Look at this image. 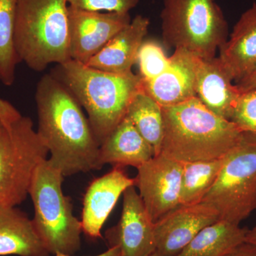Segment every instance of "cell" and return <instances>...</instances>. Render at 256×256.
<instances>
[{
    "label": "cell",
    "mask_w": 256,
    "mask_h": 256,
    "mask_svg": "<svg viewBox=\"0 0 256 256\" xmlns=\"http://www.w3.org/2000/svg\"><path fill=\"white\" fill-rule=\"evenodd\" d=\"M35 100L36 132L50 154V164L64 176L100 170V146L82 106L67 88L46 74L37 84Z\"/></svg>",
    "instance_id": "cell-1"
},
{
    "label": "cell",
    "mask_w": 256,
    "mask_h": 256,
    "mask_svg": "<svg viewBox=\"0 0 256 256\" xmlns=\"http://www.w3.org/2000/svg\"><path fill=\"white\" fill-rule=\"evenodd\" d=\"M162 114L160 154L180 162L222 159L245 136L236 124L213 114L196 97L162 107Z\"/></svg>",
    "instance_id": "cell-2"
},
{
    "label": "cell",
    "mask_w": 256,
    "mask_h": 256,
    "mask_svg": "<svg viewBox=\"0 0 256 256\" xmlns=\"http://www.w3.org/2000/svg\"><path fill=\"white\" fill-rule=\"evenodd\" d=\"M86 111L99 146L127 114L133 98L142 90L138 74H111L70 60L52 74Z\"/></svg>",
    "instance_id": "cell-3"
},
{
    "label": "cell",
    "mask_w": 256,
    "mask_h": 256,
    "mask_svg": "<svg viewBox=\"0 0 256 256\" xmlns=\"http://www.w3.org/2000/svg\"><path fill=\"white\" fill-rule=\"evenodd\" d=\"M14 45L20 62L35 72L72 60L67 0H18Z\"/></svg>",
    "instance_id": "cell-4"
},
{
    "label": "cell",
    "mask_w": 256,
    "mask_h": 256,
    "mask_svg": "<svg viewBox=\"0 0 256 256\" xmlns=\"http://www.w3.org/2000/svg\"><path fill=\"white\" fill-rule=\"evenodd\" d=\"M64 176L48 159L37 166L28 194L34 208V227L50 254L74 256L80 250L82 222L62 190Z\"/></svg>",
    "instance_id": "cell-5"
},
{
    "label": "cell",
    "mask_w": 256,
    "mask_h": 256,
    "mask_svg": "<svg viewBox=\"0 0 256 256\" xmlns=\"http://www.w3.org/2000/svg\"><path fill=\"white\" fill-rule=\"evenodd\" d=\"M160 18L164 42L202 60L215 57L228 36V24L216 0H164Z\"/></svg>",
    "instance_id": "cell-6"
},
{
    "label": "cell",
    "mask_w": 256,
    "mask_h": 256,
    "mask_svg": "<svg viewBox=\"0 0 256 256\" xmlns=\"http://www.w3.org/2000/svg\"><path fill=\"white\" fill-rule=\"evenodd\" d=\"M48 154L30 118L22 116L9 126L0 121V206L26 200L34 172Z\"/></svg>",
    "instance_id": "cell-7"
},
{
    "label": "cell",
    "mask_w": 256,
    "mask_h": 256,
    "mask_svg": "<svg viewBox=\"0 0 256 256\" xmlns=\"http://www.w3.org/2000/svg\"><path fill=\"white\" fill-rule=\"evenodd\" d=\"M202 202L215 208L220 220L237 225L256 210V140L245 136L229 152Z\"/></svg>",
    "instance_id": "cell-8"
},
{
    "label": "cell",
    "mask_w": 256,
    "mask_h": 256,
    "mask_svg": "<svg viewBox=\"0 0 256 256\" xmlns=\"http://www.w3.org/2000/svg\"><path fill=\"white\" fill-rule=\"evenodd\" d=\"M183 163L159 154L138 168L134 186L154 223L178 206Z\"/></svg>",
    "instance_id": "cell-9"
},
{
    "label": "cell",
    "mask_w": 256,
    "mask_h": 256,
    "mask_svg": "<svg viewBox=\"0 0 256 256\" xmlns=\"http://www.w3.org/2000/svg\"><path fill=\"white\" fill-rule=\"evenodd\" d=\"M131 20L130 13L88 11L68 5L70 58L86 64Z\"/></svg>",
    "instance_id": "cell-10"
},
{
    "label": "cell",
    "mask_w": 256,
    "mask_h": 256,
    "mask_svg": "<svg viewBox=\"0 0 256 256\" xmlns=\"http://www.w3.org/2000/svg\"><path fill=\"white\" fill-rule=\"evenodd\" d=\"M118 224L106 232L109 247L119 248L122 256H149L156 252L154 222L136 186L124 193Z\"/></svg>",
    "instance_id": "cell-11"
},
{
    "label": "cell",
    "mask_w": 256,
    "mask_h": 256,
    "mask_svg": "<svg viewBox=\"0 0 256 256\" xmlns=\"http://www.w3.org/2000/svg\"><path fill=\"white\" fill-rule=\"evenodd\" d=\"M218 220V212L206 203L181 205L154 224L156 252L178 255L202 230Z\"/></svg>",
    "instance_id": "cell-12"
},
{
    "label": "cell",
    "mask_w": 256,
    "mask_h": 256,
    "mask_svg": "<svg viewBox=\"0 0 256 256\" xmlns=\"http://www.w3.org/2000/svg\"><path fill=\"white\" fill-rule=\"evenodd\" d=\"M134 186V178L128 176L121 166L114 169L89 185L82 202V230L90 238H101V229L121 195Z\"/></svg>",
    "instance_id": "cell-13"
},
{
    "label": "cell",
    "mask_w": 256,
    "mask_h": 256,
    "mask_svg": "<svg viewBox=\"0 0 256 256\" xmlns=\"http://www.w3.org/2000/svg\"><path fill=\"white\" fill-rule=\"evenodd\" d=\"M198 57L182 48L174 50L168 68L159 76L141 82L144 92L162 107H169L196 97Z\"/></svg>",
    "instance_id": "cell-14"
},
{
    "label": "cell",
    "mask_w": 256,
    "mask_h": 256,
    "mask_svg": "<svg viewBox=\"0 0 256 256\" xmlns=\"http://www.w3.org/2000/svg\"><path fill=\"white\" fill-rule=\"evenodd\" d=\"M242 94L218 57L198 58L196 97L208 110L230 120Z\"/></svg>",
    "instance_id": "cell-15"
},
{
    "label": "cell",
    "mask_w": 256,
    "mask_h": 256,
    "mask_svg": "<svg viewBox=\"0 0 256 256\" xmlns=\"http://www.w3.org/2000/svg\"><path fill=\"white\" fill-rule=\"evenodd\" d=\"M150 24L146 16L140 14L134 16L86 65L120 75L133 73L132 68L137 62L138 52L148 34Z\"/></svg>",
    "instance_id": "cell-16"
},
{
    "label": "cell",
    "mask_w": 256,
    "mask_h": 256,
    "mask_svg": "<svg viewBox=\"0 0 256 256\" xmlns=\"http://www.w3.org/2000/svg\"><path fill=\"white\" fill-rule=\"evenodd\" d=\"M218 58L236 84L256 68V4L240 16L228 40L220 47Z\"/></svg>",
    "instance_id": "cell-17"
},
{
    "label": "cell",
    "mask_w": 256,
    "mask_h": 256,
    "mask_svg": "<svg viewBox=\"0 0 256 256\" xmlns=\"http://www.w3.org/2000/svg\"><path fill=\"white\" fill-rule=\"evenodd\" d=\"M154 156V151L130 120L124 118L100 144L99 165L138 168Z\"/></svg>",
    "instance_id": "cell-18"
},
{
    "label": "cell",
    "mask_w": 256,
    "mask_h": 256,
    "mask_svg": "<svg viewBox=\"0 0 256 256\" xmlns=\"http://www.w3.org/2000/svg\"><path fill=\"white\" fill-rule=\"evenodd\" d=\"M50 256L32 220L15 206H0V256Z\"/></svg>",
    "instance_id": "cell-19"
},
{
    "label": "cell",
    "mask_w": 256,
    "mask_h": 256,
    "mask_svg": "<svg viewBox=\"0 0 256 256\" xmlns=\"http://www.w3.org/2000/svg\"><path fill=\"white\" fill-rule=\"evenodd\" d=\"M248 229L220 220L202 230L175 256H225L245 242Z\"/></svg>",
    "instance_id": "cell-20"
},
{
    "label": "cell",
    "mask_w": 256,
    "mask_h": 256,
    "mask_svg": "<svg viewBox=\"0 0 256 256\" xmlns=\"http://www.w3.org/2000/svg\"><path fill=\"white\" fill-rule=\"evenodd\" d=\"M126 116L154 151L159 156L164 134L162 107L142 90L134 96Z\"/></svg>",
    "instance_id": "cell-21"
},
{
    "label": "cell",
    "mask_w": 256,
    "mask_h": 256,
    "mask_svg": "<svg viewBox=\"0 0 256 256\" xmlns=\"http://www.w3.org/2000/svg\"><path fill=\"white\" fill-rule=\"evenodd\" d=\"M220 160L183 163L180 203L183 206L200 203L214 184L224 164Z\"/></svg>",
    "instance_id": "cell-22"
},
{
    "label": "cell",
    "mask_w": 256,
    "mask_h": 256,
    "mask_svg": "<svg viewBox=\"0 0 256 256\" xmlns=\"http://www.w3.org/2000/svg\"><path fill=\"white\" fill-rule=\"evenodd\" d=\"M18 0H0V82L6 86L14 84L20 60L14 45Z\"/></svg>",
    "instance_id": "cell-23"
},
{
    "label": "cell",
    "mask_w": 256,
    "mask_h": 256,
    "mask_svg": "<svg viewBox=\"0 0 256 256\" xmlns=\"http://www.w3.org/2000/svg\"><path fill=\"white\" fill-rule=\"evenodd\" d=\"M141 82H148L159 76L169 66L170 57L158 42L144 41L138 52L137 62Z\"/></svg>",
    "instance_id": "cell-24"
},
{
    "label": "cell",
    "mask_w": 256,
    "mask_h": 256,
    "mask_svg": "<svg viewBox=\"0 0 256 256\" xmlns=\"http://www.w3.org/2000/svg\"><path fill=\"white\" fill-rule=\"evenodd\" d=\"M230 121L246 136L256 140V90L242 92Z\"/></svg>",
    "instance_id": "cell-25"
},
{
    "label": "cell",
    "mask_w": 256,
    "mask_h": 256,
    "mask_svg": "<svg viewBox=\"0 0 256 256\" xmlns=\"http://www.w3.org/2000/svg\"><path fill=\"white\" fill-rule=\"evenodd\" d=\"M69 6L99 12L129 13L139 0H67Z\"/></svg>",
    "instance_id": "cell-26"
},
{
    "label": "cell",
    "mask_w": 256,
    "mask_h": 256,
    "mask_svg": "<svg viewBox=\"0 0 256 256\" xmlns=\"http://www.w3.org/2000/svg\"><path fill=\"white\" fill-rule=\"evenodd\" d=\"M20 111L9 101L0 98V121L6 126L12 124L22 117Z\"/></svg>",
    "instance_id": "cell-27"
},
{
    "label": "cell",
    "mask_w": 256,
    "mask_h": 256,
    "mask_svg": "<svg viewBox=\"0 0 256 256\" xmlns=\"http://www.w3.org/2000/svg\"><path fill=\"white\" fill-rule=\"evenodd\" d=\"M225 256H256V246L246 242H242Z\"/></svg>",
    "instance_id": "cell-28"
},
{
    "label": "cell",
    "mask_w": 256,
    "mask_h": 256,
    "mask_svg": "<svg viewBox=\"0 0 256 256\" xmlns=\"http://www.w3.org/2000/svg\"><path fill=\"white\" fill-rule=\"evenodd\" d=\"M236 85L242 92L249 90H256V68L252 74H249L246 78L242 79V82Z\"/></svg>",
    "instance_id": "cell-29"
},
{
    "label": "cell",
    "mask_w": 256,
    "mask_h": 256,
    "mask_svg": "<svg viewBox=\"0 0 256 256\" xmlns=\"http://www.w3.org/2000/svg\"><path fill=\"white\" fill-rule=\"evenodd\" d=\"M55 256H74L65 255V254H57ZM94 256H122V252L120 250L119 248L116 246L109 247L106 252H102V254H99V255Z\"/></svg>",
    "instance_id": "cell-30"
},
{
    "label": "cell",
    "mask_w": 256,
    "mask_h": 256,
    "mask_svg": "<svg viewBox=\"0 0 256 256\" xmlns=\"http://www.w3.org/2000/svg\"><path fill=\"white\" fill-rule=\"evenodd\" d=\"M245 242L256 246V224L254 228L248 230Z\"/></svg>",
    "instance_id": "cell-31"
},
{
    "label": "cell",
    "mask_w": 256,
    "mask_h": 256,
    "mask_svg": "<svg viewBox=\"0 0 256 256\" xmlns=\"http://www.w3.org/2000/svg\"><path fill=\"white\" fill-rule=\"evenodd\" d=\"M149 256H159V255H158V252H153L152 254H151V255Z\"/></svg>",
    "instance_id": "cell-32"
}]
</instances>
